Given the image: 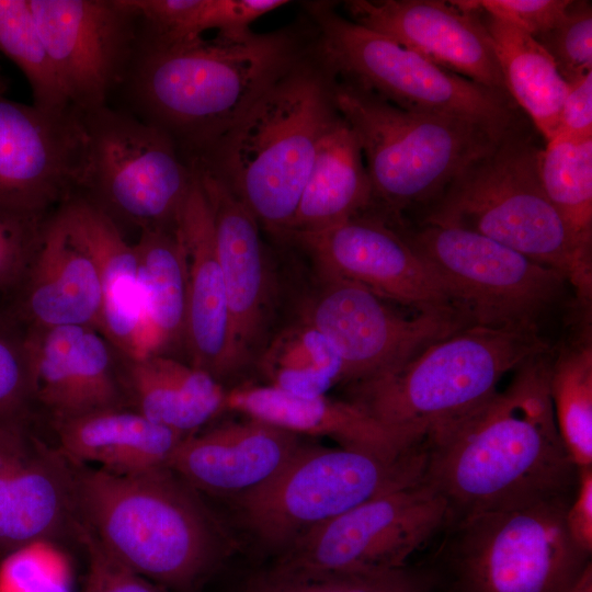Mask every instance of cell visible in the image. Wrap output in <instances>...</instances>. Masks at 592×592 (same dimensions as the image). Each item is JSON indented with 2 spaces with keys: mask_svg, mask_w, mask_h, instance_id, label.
Wrapping results in <instances>:
<instances>
[{
  "mask_svg": "<svg viewBox=\"0 0 592 592\" xmlns=\"http://www.w3.org/2000/svg\"><path fill=\"white\" fill-rule=\"evenodd\" d=\"M550 363L549 351L530 358L504 390L424 439L422 479L451 520L572 499L578 468L556 424Z\"/></svg>",
  "mask_w": 592,
  "mask_h": 592,
  "instance_id": "6da1fadb",
  "label": "cell"
},
{
  "mask_svg": "<svg viewBox=\"0 0 592 592\" xmlns=\"http://www.w3.org/2000/svg\"><path fill=\"white\" fill-rule=\"evenodd\" d=\"M288 31L177 43L137 35L126 110L167 133L189 162L236 124L303 56Z\"/></svg>",
  "mask_w": 592,
  "mask_h": 592,
  "instance_id": "7a4b0ae2",
  "label": "cell"
},
{
  "mask_svg": "<svg viewBox=\"0 0 592 592\" xmlns=\"http://www.w3.org/2000/svg\"><path fill=\"white\" fill-rule=\"evenodd\" d=\"M73 470L80 523L122 565L171 592L196 591L235 548L200 492L166 466Z\"/></svg>",
  "mask_w": 592,
  "mask_h": 592,
  "instance_id": "3957f363",
  "label": "cell"
},
{
  "mask_svg": "<svg viewBox=\"0 0 592 592\" xmlns=\"http://www.w3.org/2000/svg\"><path fill=\"white\" fill-rule=\"evenodd\" d=\"M332 83L305 54L189 164L220 179L260 226L285 239L318 141L338 115Z\"/></svg>",
  "mask_w": 592,
  "mask_h": 592,
  "instance_id": "277c9868",
  "label": "cell"
},
{
  "mask_svg": "<svg viewBox=\"0 0 592 592\" xmlns=\"http://www.w3.org/2000/svg\"><path fill=\"white\" fill-rule=\"evenodd\" d=\"M540 148L521 125L510 130L468 163L418 223L474 231L560 272L588 309L592 260L582 254L543 190Z\"/></svg>",
  "mask_w": 592,
  "mask_h": 592,
  "instance_id": "5b68a950",
  "label": "cell"
},
{
  "mask_svg": "<svg viewBox=\"0 0 592 592\" xmlns=\"http://www.w3.org/2000/svg\"><path fill=\"white\" fill-rule=\"evenodd\" d=\"M332 95L360 144L373 191L371 210L395 225L406 212L426 208L468 163L509 133L408 111L334 78Z\"/></svg>",
  "mask_w": 592,
  "mask_h": 592,
  "instance_id": "8992f818",
  "label": "cell"
},
{
  "mask_svg": "<svg viewBox=\"0 0 592 592\" xmlns=\"http://www.w3.org/2000/svg\"><path fill=\"white\" fill-rule=\"evenodd\" d=\"M549 351L538 331L469 326L385 375L349 384V401L419 441L497 391L508 372Z\"/></svg>",
  "mask_w": 592,
  "mask_h": 592,
  "instance_id": "52a82bcc",
  "label": "cell"
},
{
  "mask_svg": "<svg viewBox=\"0 0 592 592\" xmlns=\"http://www.w3.org/2000/svg\"><path fill=\"white\" fill-rule=\"evenodd\" d=\"M570 501L452 519L418 562L435 592H569L591 562L567 532Z\"/></svg>",
  "mask_w": 592,
  "mask_h": 592,
  "instance_id": "ba28073f",
  "label": "cell"
},
{
  "mask_svg": "<svg viewBox=\"0 0 592 592\" xmlns=\"http://www.w3.org/2000/svg\"><path fill=\"white\" fill-rule=\"evenodd\" d=\"M424 442L398 456L307 443L262 486L231 498L241 526L274 558L312 530L422 479Z\"/></svg>",
  "mask_w": 592,
  "mask_h": 592,
  "instance_id": "9c48e42d",
  "label": "cell"
},
{
  "mask_svg": "<svg viewBox=\"0 0 592 592\" xmlns=\"http://www.w3.org/2000/svg\"><path fill=\"white\" fill-rule=\"evenodd\" d=\"M304 8L316 31L314 55L334 79L408 111L459 117L503 134L521 125L508 94L436 66L341 15L330 2Z\"/></svg>",
  "mask_w": 592,
  "mask_h": 592,
  "instance_id": "30bf717a",
  "label": "cell"
},
{
  "mask_svg": "<svg viewBox=\"0 0 592 592\" xmlns=\"http://www.w3.org/2000/svg\"><path fill=\"white\" fill-rule=\"evenodd\" d=\"M470 326L539 332L565 276L490 238L449 226H395Z\"/></svg>",
  "mask_w": 592,
  "mask_h": 592,
  "instance_id": "8fae6325",
  "label": "cell"
},
{
  "mask_svg": "<svg viewBox=\"0 0 592 592\" xmlns=\"http://www.w3.org/2000/svg\"><path fill=\"white\" fill-rule=\"evenodd\" d=\"M81 113L88 143L77 194L117 226L175 227L194 171L173 139L126 110L106 105Z\"/></svg>",
  "mask_w": 592,
  "mask_h": 592,
  "instance_id": "7c38bea8",
  "label": "cell"
},
{
  "mask_svg": "<svg viewBox=\"0 0 592 592\" xmlns=\"http://www.w3.org/2000/svg\"><path fill=\"white\" fill-rule=\"evenodd\" d=\"M451 521L445 499L423 479L375 497L307 533L269 568L295 573L402 568Z\"/></svg>",
  "mask_w": 592,
  "mask_h": 592,
  "instance_id": "4fadbf2b",
  "label": "cell"
},
{
  "mask_svg": "<svg viewBox=\"0 0 592 592\" xmlns=\"http://www.w3.org/2000/svg\"><path fill=\"white\" fill-rule=\"evenodd\" d=\"M317 282L298 319L317 329L340 356L343 384L396 371L435 341L470 323L455 310L406 317L369 289L317 269Z\"/></svg>",
  "mask_w": 592,
  "mask_h": 592,
  "instance_id": "5bb4252c",
  "label": "cell"
},
{
  "mask_svg": "<svg viewBox=\"0 0 592 592\" xmlns=\"http://www.w3.org/2000/svg\"><path fill=\"white\" fill-rule=\"evenodd\" d=\"M61 88L73 107L109 105L134 55L138 14L129 0H29Z\"/></svg>",
  "mask_w": 592,
  "mask_h": 592,
  "instance_id": "9a60e30c",
  "label": "cell"
},
{
  "mask_svg": "<svg viewBox=\"0 0 592 592\" xmlns=\"http://www.w3.org/2000/svg\"><path fill=\"white\" fill-rule=\"evenodd\" d=\"M87 143L76 107L43 110L0 93V210L30 216L56 210L78 193Z\"/></svg>",
  "mask_w": 592,
  "mask_h": 592,
  "instance_id": "2e32d148",
  "label": "cell"
},
{
  "mask_svg": "<svg viewBox=\"0 0 592 592\" xmlns=\"http://www.w3.org/2000/svg\"><path fill=\"white\" fill-rule=\"evenodd\" d=\"M73 464L27 421L0 423V555L36 543H78Z\"/></svg>",
  "mask_w": 592,
  "mask_h": 592,
  "instance_id": "e0dca14e",
  "label": "cell"
},
{
  "mask_svg": "<svg viewBox=\"0 0 592 592\" xmlns=\"http://www.w3.org/2000/svg\"><path fill=\"white\" fill-rule=\"evenodd\" d=\"M316 267L417 311L455 310L440 281L399 230L367 212L332 227L287 236ZM456 311V310H455Z\"/></svg>",
  "mask_w": 592,
  "mask_h": 592,
  "instance_id": "ac0fdd59",
  "label": "cell"
},
{
  "mask_svg": "<svg viewBox=\"0 0 592 592\" xmlns=\"http://www.w3.org/2000/svg\"><path fill=\"white\" fill-rule=\"evenodd\" d=\"M207 200L231 320L237 371L254 365L270 340L274 286L260 224L214 174L192 166Z\"/></svg>",
  "mask_w": 592,
  "mask_h": 592,
  "instance_id": "d6986e66",
  "label": "cell"
},
{
  "mask_svg": "<svg viewBox=\"0 0 592 592\" xmlns=\"http://www.w3.org/2000/svg\"><path fill=\"white\" fill-rule=\"evenodd\" d=\"M344 8L350 20L390 37L436 66L508 94L478 12L441 0H351L344 2Z\"/></svg>",
  "mask_w": 592,
  "mask_h": 592,
  "instance_id": "ffe728a7",
  "label": "cell"
},
{
  "mask_svg": "<svg viewBox=\"0 0 592 592\" xmlns=\"http://www.w3.org/2000/svg\"><path fill=\"white\" fill-rule=\"evenodd\" d=\"M34 401L53 421L126 407L110 342L83 326L30 328L24 335Z\"/></svg>",
  "mask_w": 592,
  "mask_h": 592,
  "instance_id": "44dd1931",
  "label": "cell"
},
{
  "mask_svg": "<svg viewBox=\"0 0 592 592\" xmlns=\"http://www.w3.org/2000/svg\"><path fill=\"white\" fill-rule=\"evenodd\" d=\"M296 433L248 418L184 436L166 463L198 492L235 498L278 474L307 444Z\"/></svg>",
  "mask_w": 592,
  "mask_h": 592,
  "instance_id": "7402d4cb",
  "label": "cell"
},
{
  "mask_svg": "<svg viewBox=\"0 0 592 592\" xmlns=\"http://www.w3.org/2000/svg\"><path fill=\"white\" fill-rule=\"evenodd\" d=\"M175 229L183 246L187 272L184 343L191 364L220 382L238 371L212 213L195 171Z\"/></svg>",
  "mask_w": 592,
  "mask_h": 592,
  "instance_id": "603a6c76",
  "label": "cell"
},
{
  "mask_svg": "<svg viewBox=\"0 0 592 592\" xmlns=\"http://www.w3.org/2000/svg\"><path fill=\"white\" fill-rule=\"evenodd\" d=\"M298 435L329 437L340 447L398 456L423 444L376 421L349 400L298 397L267 385L227 391L226 408Z\"/></svg>",
  "mask_w": 592,
  "mask_h": 592,
  "instance_id": "cb8c5ba5",
  "label": "cell"
},
{
  "mask_svg": "<svg viewBox=\"0 0 592 592\" xmlns=\"http://www.w3.org/2000/svg\"><path fill=\"white\" fill-rule=\"evenodd\" d=\"M68 235L92 259L102 289V334L127 360L143 356L138 264L134 246L100 207L75 194L56 210Z\"/></svg>",
  "mask_w": 592,
  "mask_h": 592,
  "instance_id": "d4e9b609",
  "label": "cell"
},
{
  "mask_svg": "<svg viewBox=\"0 0 592 592\" xmlns=\"http://www.w3.org/2000/svg\"><path fill=\"white\" fill-rule=\"evenodd\" d=\"M20 289L19 314L30 328L83 326L102 333V289L95 265L55 212Z\"/></svg>",
  "mask_w": 592,
  "mask_h": 592,
  "instance_id": "484cf974",
  "label": "cell"
},
{
  "mask_svg": "<svg viewBox=\"0 0 592 592\" xmlns=\"http://www.w3.org/2000/svg\"><path fill=\"white\" fill-rule=\"evenodd\" d=\"M53 428L58 448L69 462L99 464V468L123 476L166 466L186 436L126 407L56 420Z\"/></svg>",
  "mask_w": 592,
  "mask_h": 592,
  "instance_id": "4316f807",
  "label": "cell"
},
{
  "mask_svg": "<svg viewBox=\"0 0 592 592\" xmlns=\"http://www.w3.org/2000/svg\"><path fill=\"white\" fill-rule=\"evenodd\" d=\"M373 207V191L357 138L339 115L322 133L285 237L319 231Z\"/></svg>",
  "mask_w": 592,
  "mask_h": 592,
  "instance_id": "83f0119b",
  "label": "cell"
},
{
  "mask_svg": "<svg viewBox=\"0 0 592 592\" xmlns=\"http://www.w3.org/2000/svg\"><path fill=\"white\" fill-rule=\"evenodd\" d=\"M121 380L134 410L184 435L226 408L227 391L218 379L163 354L127 360Z\"/></svg>",
  "mask_w": 592,
  "mask_h": 592,
  "instance_id": "f1b7e54d",
  "label": "cell"
},
{
  "mask_svg": "<svg viewBox=\"0 0 592 592\" xmlns=\"http://www.w3.org/2000/svg\"><path fill=\"white\" fill-rule=\"evenodd\" d=\"M138 264L143 356L184 342L187 272L175 227L140 230Z\"/></svg>",
  "mask_w": 592,
  "mask_h": 592,
  "instance_id": "f546056e",
  "label": "cell"
},
{
  "mask_svg": "<svg viewBox=\"0 0 592 592\" xmlns=\"http://www.w3.org/2000/svg\"><path fill=\"white\" fill-rule=\"evenodd\" d=\"M478 13L491 38L509 96L548 143L556 135L568 84L533 36L505 21Z\"/></svg>",
  "mask_w": 592,
  "mask_h": 592,
  "instance_id": "4dcf8cb0",
  "label": "cell"
},
{
  "mask_svg": "<svg viewBox=\"0 0 592 592\" xmlns=\"http://www.w3.org/2000/svg\"><path fill=\"white\" fill-rule=\"evenodd\" d=\"M254 365L267 386L298 397L327 395L343 384V364L331 343L301 319L271 335Z\"/></svg>",
  "mask_w": 592,
  "mask_h": 592,
  "instance_id": "1f68e13d",
  "label": "cell"
},
{
  "mask_svg": "<svg viewBox=\"0 0 592 592\" xmlns=\"http://www.w3.org/2000/svg\"><path fill=\"white\" fill-rule=\"evenodd\" d=\"M538 174L576 244L592 260V138L546 143L538 153Z\"/></svg>",
  "mask_w": 592,
  "mask_h": 592,
  "instance_id": "d6a6232c",
  "label": "cell"
},
{
  "mask_svg": "<svg viewBox=\"0 0 592 592\" xmlns=\"http://www.w3.org/2000/svg\"><path fill=\"white\" fill-rule=\"evenodd\" d=\"M549 396L556 424L577 468L592 466V345L590 337L551 358Z\"/></svg>",
  "mask_w": 592,
  "mask_h": 592,
  "instance_id": "836d02e7",
  "label": "cell"
},
{
  "mask_svg": "<svg viewBox=\"0 0 592 592\" xmlns=\"http://www.w3.org/2000/svg\"><path fill=\"white\" fill-rule=\"evenodd\" d=\"M0 52L25 76L34 106L50 111L72 106L61 88L29 0H0Z\"/></svg>",
  "mask_w": 592,
  "mask_h": 592,
  "instance_id": "e575fe53",
  "label": "cell"
},
{
  "mask_svg": "<svg viewBox=\"0 0 592 592\" xmlns=\"http://www.w3.org/2000/svg\"><path fill=\"white\" fill-rule=\"evenodd\" d=\"M535 39L569 86L592 71V7L572 1L561 20Z\"/></svg>",
  "mask_w": 592,
  "mask_h": 592,
  "instance_id": "d590c367",
  "label": "cell"
},
{
  "mask_svg": "<svg viewBox=\"0 0 592 592\" xmlns=\"http://www.w3.org/2000/svg\"><path fill=\"white\" fill-rule=\"evenodd\" d=\"M24 335L0 318V423L27 421L34 402Z\"/></svg>",
  "mask_w": 592,
  "mask_h": 592,
  "instance_id": "8d00e7d4",
  "label": "cell"
},
{
  "mask_svg": "<svg viewBox=\"0 0 592 592\" xmlns=\"http://www.w3.org/2000/svg\"><path fill=\"white\" fill-rule=\"evenodd\" d=\"M52 214L30 216L0 210V291L20 288Z\"/></svg>",
  "mask_w": 592,
  "mask_h": 592,
  "instance_id": "74e56055",
  "label": "cell"
},
{
  "mask_svg": "<svg viewBox=\"0 0 592 592\" xmlns=\"http://www.w3.org/2000/svg\"><path fill=\"white\" fill-rule=\"evenodd\" d=\"M384 572L295 573L267 567L248 578L237 592H371Z\"/></svg>",
  "mask_w": 592,
  "mask_h": 592,
  "instance_id": "f35d334b",
  "label": "cell"
},
{
  "mask_svg": "<svg viewBox=\"0 0 592 592\" xmlns=\"http://www.w3.org/2000/svg\"><path fill=\"white\" fill-rule=\"evenodd\" d=\"M78 543L86 551L88 563L83 592H171L122 565L81 523Z\"/></svg>",
  "mask_w": 592,
  "mask_h": 592,
  "instance_id": "ab89813d",
  "label": "cell"
},
{
  "mask_svg": "<svg viewBox=\"0 0 592 592\" xmlns=\"http://www.w3.org/2000/svg\"><path fill=\"white\" fill-rule=\"evenodd\" d=\"M454 5L505 21L534 38L556 25L571 0H453Z\"/></svg>",
  "mask_w": 592,
  "mask_h": 592,
  "instance_id": "60d3db41",
  "label": "cell"
},
{
  "mask_svg": "<svg viewBox=\"0 0 592 592\" xmlns=\"http://www.w3.org/2000/svg\"><path fill=\"white\" fill-rule=\"evenodd\" d=\"M0 592H67L66 577L32 556L11 554L0 571Z\"/></svg>",
  "mask_w": 592,
  "mask_h": 592,
  "instance_id": "b9f144b4",
  "label": "cell"
},
{
  "mask_svg": "<svg viewBox=\"0 0 592 592\" xmlns=\"http://www.w3.org/2000/svg\"><path fill=\"white\" fill-rule=\"evenodd\" d=\"M588 138H592V71L568 86L553 139Z\"/></svg>",
  "mask_w": 592,
  "mask_h": 592,
  "instance_id": "7bdbcfd3",
  "label": "cell"
},
{
  "mask_svg": "<svg viewBox=\"0 0 592 592\" xmlns=\"http://www.w3.org/2000/svg\"><path fill=\"white\" fill-rule=\"evenodd\" d=\"M565 525L572 542L592 555V466L578 468L577 486L566 510Z\"/></svg>",
  "mask_w": 592,
  "mask_h": 592,
  "instance_id": "ee69618b",
  "label": "cell"
},
{
  "mask_svg": "<svg viewBox=\"0 0 592 592\" xmlns=\"http://www.w3.org/2000/svg\"><path fill=\"white\" fill-rule=\"evenodd\" d=\"M371 592H435L431 580L422 568L417 563H409L402 568L389 570L383 573L377 584Z\"/></svg>",
  "mask_w": 592,
  "mask_h": 592,
  "instance_id": "f6af8a7d",
  "label": "cell"
},
{
  "mask_svg": "<svg viewBox=\"0 0 592 592\" xmlns=\"http://www.w3.org/2000/svg\"><path fill=\"white\" fill-rule=\"evenodd\" d=\"M569 592H592V562L585 567Z\"/></svg>",
  "mask_w": 592,
  "mask_h": 592,
  "instance_id": "bcb514c9",
  "label": "cell"
},
{
  "mask_svg": "<svg viewBox=\"0 0 592 592\" xmlns=\"http://www.w3.org/2000/svg\"><path fill=\"white\" fill-rule=\"evenodd\" d=\"M4 91H5V83H4L3 79L0 76V93L4 94Z\"/></svg>",
  "mask_w": 592,
  "mask_h": 592,
  "instance_id": "7dc6e473",
  "label": "cell"
}]
</instances>
